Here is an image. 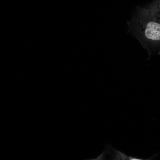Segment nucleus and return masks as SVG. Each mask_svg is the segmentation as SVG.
I'll return each instance as SVG.
<instances>
[{"label":"nucleus","mask_w":160,"mask_h":160,"mask_svg":"<svg viewBox=\"0 0 160 160\" xmlns=\"http://www.w3.org/2000/svg\"><path fill=\"white\" fill-rule=\"evenodd\" d=\"M148 11L147 21L143 27V33L152 45L160 47V19L156 16L152 7Z\"/></svg>","instance_id":"1"},{"label":"nucleus","mask_w":160,"mask_h":160,"mask_svg":"<svg viewBox=\"0 0 160 160\" xmlns=\"http://www.w3.org/2000/svg\"><path fill=\"white\" fill-rule=\"evenodd\" d=\"M114 152L112 156V159L113 160H131L132 156H128L122 152L113 148Z\"/></svg>","instance_id":"2"},{"label":"nucleus","mask_w":160,"mask_h":160,"mask_svg":"<svg viewBox=\"0 0 160 160\" xmlns=\"http://www.w3.org/2000/svg\"><path fill=\"white\" fill-rule=\"evenodd\" d=\"M151 7L156 16L160 19V0L154 3Z\"/></svg>","instance_id":"3"}]
</instances>
